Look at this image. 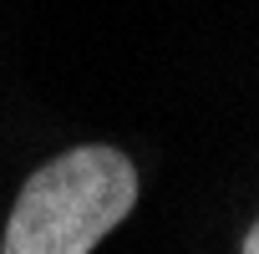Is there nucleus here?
I'll use <instances>...</instances> for the list:
<instances>
[{
  "label": "nucleus",
  "instance_id": "obj_1",
  "mask_svg": "<svg viewBox=\"0 0 259 254\" xmlns=\"http://www.w3.org/2000/svg\"><path fill=\"white\" fill-rule=\"evenodd\" d=\"M138 203V168L107 143L41 163L6 224L0 254H92Z\"/></svg>",
  "mask_w": 259,
  "mask_h": 254
},
{
  "label": "nucleus",
  "instance_id": "obj_2",
  "mask_svg": "<svg viewBox=\"0 0 259 254\" xmlns=\"http://www.w3.org/2000/svg\"><path fill=\"white\" fill-rule=\"evenodd\" d=\"M244 254H259V219H254V229L244 234Z\"/></svg>",
  "mask_w": 259,
  "mask_h": 254
}]
</instances>
